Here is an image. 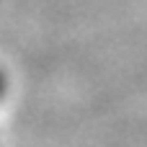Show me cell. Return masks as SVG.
<instances>
[{"instance_id":"obj_1","label":"cell","mask_w":147,"mask_h":147,"mask_svg":"<svg viewBox=\"0 0 147 147\" xmlns=\"http://www.w3.org/2000/svg\"><path fill=\"white\" fill-rule=\"evenodd\" d=\"M5 88H8V83H5V72L0 70V98L5 96Z\"/></svg>"}]
</instances>
